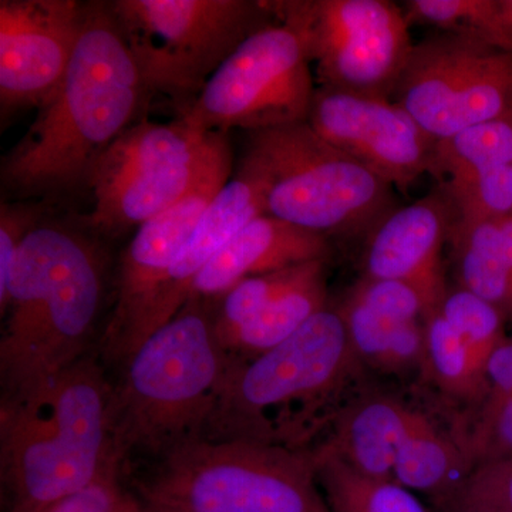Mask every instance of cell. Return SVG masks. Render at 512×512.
<instances>
[{
  "instance_id": "obj_14",
  "label": "cell",
  "mask_w": 512,
  "mask_h": 512,
  "mask_svg": "<svg viewBox=\"0 0 512 512\" xmlns=\"http://www.w3.org/2000/svg\"><path fill=\"white\" fill-rule=\"evenodd\" d=\"M306 123L397 190L430 174L437 141L392 99L316 86Z\"/></svg>"
},
{
  "instance_id": "obj_27",
  "label": "cell",
  "mask_w": 512,
  "mask_h": 512,
  "mask_svg": "<svg viewBox=\"0 0 512 512\" xmlns=\"http://www.w3.org/2000/svg\"><path fill=\"white\" fill-rule=\"evenodd\" d=\"M451 436L471 470L481 464L512 458V394L485 396L457 417Z\"/></svg>"
},
{
  "instance_id": "obj_25",
  "label": "cell",
  "mask_w": 512,
  "mask_h": 512,
  "mask_svg": "<svg viewBox=\"0 0 512 512\" xmlns=\"http://www.w3.org/2000/svg\"><path fill=\"white\" fill-rule=\"evenodd\" d=\"M423 377L466 410L485 394L484 367L437 308L424 319Z\"/></svg>"
},
{
  "instance_id": "obj_18",
  "label": "cell",
  "mask_w": 512,
  "mask_h": 512,
  "mask_svg": "<svg viewBox=\"0 0 512 512\" xmlns=\"http://www.w3.org/2000/svg\"><path fill=\"white\" fill-rule=\"evenodd\" d=\"M328 238L271 215L245 225L202 269L190 299L221 298L244 279L329 258Z\"/></svg>"
},
{
  "instance_id": "obj_17",
  "label": "cell",
  "mask_w": 512,
  "mask_h": 512,
  "mask_svg": "<svg viewBox=\"0 0 512 512\" xmlns=\"http://www.w3.org/2000/svg\"><path fill=\"white\" fill-rule=\"evenodd\" d=\"M266 215L264 177L241 163L198 221L194 234L171 269L148 318L146 340L190 301L192 285L202 269L255 218Z\"/></svg>"
},
{
  "instance_id": "obj_32",
  "label": "cell",
  "mask_w": 512,
  "mask_h": 512,
  "mask_svg": "<svg viewBox=\"0 0 512 512\" xmlns=\"http://www.w3.org/2000/svg\"><path fill=\"white\" fill-rule=\"evenodd\" d=\"M437 512H512V458L474 467Z\"/></svg>"
},
{
  "instance_id": "obj_12",
  "label": "cell",
  "mask_w": 512,
  "mask_h": 512,
  "mask_svg": "<svg viewBox=\"0 0 512 512\" xmlns=\"http://www.w3.org/2000/svg\"><path fill=\"white\" fill-rule=\"evenodd\" d=\"M393 100L440 141L512 113V53L440 33L414 45Z\"/></svg>"
},
{
  "instance_id": "obj_38",
  "label": "cell",
  "mask_w": 512,
  "mask_h": 512,
  "mask_svg": "<svg viewBox=\"0 0 512 512\" xmlns=\"http://www.w3.org/2000/svg\"><path fill=\"white\" fill-rule=\"evenodd\" d=\"M498 225H500L501 235H503L505 252H507L508 259H510L512 265V217L498 221Z\"/></svg>"
},
{
  "instance_id": "obj_35",
  "label": "cell",
  "mask_w": 512,
  "mask_h": 512,
  "mask_svg": "<svg viewBox=\"0 0 512 512\" xmlns=\"http://www.w3.org/2000/svg\"><path fill=\"white\" fill-rule=\"evenodd\" d=\"M42 222V207L36 202H2L0 207V296L8 288L13 262L23 239Z\"/></svg>"
},
{
  "instance_id": "obj_29",
  "label": "cell",
  "mask_w": 512,
  "mask_h": 512,
  "mask_svg": "<svg viewBox=\"0 0 512 512\" xmlns=\"http://www.w3.org/2000/svg\"><path fill=\"white\" fill-rule=\"evenodd\" d=\"M323 268H326V261L305 262L239 282L217 299L220 303L214 313L215 333L227 332L247 322L266 305Z\"/></svg>"
},
{
  "instance_id": "obj_26",
  "label": "cell",
  "mask_w": 512,
  "mask_h": 512,
  "mask_svg": "<svg viewBox=\"0 0 512 512\" xmlns=\"http://www.w3.org/2000/svg\"><path fill=\"white\" fill-rule=\"evenodd\" d=\"M512 165V113L437 141L430 174L441 183Z\"/></svg>"
},
{
  "instance_id": "obj_21",
  "label": "cell",
  "mask_w": 512,
  "mask_h": 512,
  "mask_svg": "<svg viewBox=\"0 0 512 512\" xmlns=\"http://www.w3.org/2000/svg\"><path fill=\"white\" fill-rule=\"evenodd\" d=\"M448 244L457 285L491 303L512 325V265L498 221L466 220L456 215Z\"/></svg>"
},
{
  "instance_id": "obj_6",
  "label": "cell",
  "mask_w": 512,
  "mask_h": 512,
  "mask_svg": "<svg viewBox=\"0 0 512 512\" xmlns=\"http://www.w3.org/2000/svg\"><path fill=\"white\" fill-rule=\"evenodd\" d=\"M131 494L138 512H332L311 451L244 440L175 448Z\"/></svg>"
},
{
  "instance_id": "obj_31",
  "label": "cell",
  "mask_w": 512,
  "mask_h": 512,
  "mask_svg": "<svg viewBox=\"0 0 512 512\" xmlns=\"http://www.w3.org/2000/svg\"><path fill=\"white\" fill-rule=\"evenodd\" d=\"M457 217L501 221L512 217V165L443 181Z\"/></svg>"
},
{
  "instance_id": "obj_7",
  "label": "cell",
  "mask_w": 512,
  "mask_h": 512,
  "mask_svg": "<svg viewBox=\"0 0 512 512\" xmlns=\"http://www.w3.org/2000/svg\"><path fill=\"white\" fill-rule=\"evenodd\" d=\"M242 163L266 183V215L322 237L369 235L396 208L392 185L306 121L248 133Z\"/></svg>"
},
{
  "instance_id": "obj_33",
  "label": "cell",
  "mask_w": 512,
  "mask_h": 512,
  "mask_svg": "<svg viewBox=\"0 0 512 512\" xmlns=\"http://www.w3.org/2000/svg\"><path fill=\"white\" fill-rule=\"evenodd\" d=\"M346 295L370 311L397 322H424L436 308L419 286L399 279L362 276Z\"/></svg>"
},
{
  "instance_id": "obj_3",
  "label": "cell",
  "mask_w": 512,
  "mask_h": 512,
  "mask_svg": "<svg viewBox=\"0 0 512 512\" xmlns=\"http://www.w3.org/2000/svg\"><path fill=\"white\" fill-rule=\"evenodd\" d=\"M362 372L338 306L328 305L264 355L228 357L205 439L306 450L359 390Z\"/></svg>"
},
{
  "instance_id": "obj_23",
  "label": "cell",
  "mask_w": 512,
  "mask_h": 512,
  "mask_svg": "<svg viewBox=\"0 0 512 512\" xmlns=\"http://www.w3.org/2000/svg\"><path fill=\"white\" fill-rule=\"evenodd\" d=\"M470 471L450 431L417 409L397 453L393 480L413 493L429 495L434 504L456 490Z\"/></svg>"
},
{
  "instance_id": "obj_36",
  "label": "cell",
  "mask_w": 512,
  "mask_h": 512,
  "mask_svg": "<svg viewBox=\"0 0 512 512\" xmlns=\"http://www.w3.org/2000/svg\"><path fill=\"white\" fill-rule=\"evenodd\" d=\"M484 380V397L512 394V333L488 357L485 363Z\"/></svg>"
},
{
  "instance_id": "obj_22",
  "label": "cell",
  "mask_w": 512,
  "mask_h": 512,
  "mask_svg": "<svg viewBox=\"0 0 512 512\" xmlns=\"http://www.w3.org/2000/svg\"><path fill=\"white\" fill-rule=\"evenodd\" d=\"M325 272L326 268L320 269L237 328L215 333L225 355L232 360L254 359L295 335L329 305Z\"/></svg>"
},
{
  "instance_id": "obj_11",
  "label": "cell",
  "mask_w": 512,
  "mask_h": 512,
  "mask_svg": "<svg viewBox=\"0 0 512 512\" xmlns=\"http://www.w3.org/2000/svg\"><path fill=\"white\" fill-rule=\"evenodd\" d=\"M315 90L305 42L275 18L228 57L180 119L201 133L288 126L308 119Z\"/></svg>"
},
{
  "instance_id": "obj_9",
  "label": "cell",
  "mask_w": 512,
  "mask_h": 512,
  "mask_svg": "<svg viewBox=\"0 0 512 512\" xmlns=\"http://www.w3.org/2000/svg\"><path fill=\"white\" fill-rule=\"evenodd\" d=\"M227 141V134L201 133L180 117L170 124L138 121L94 165L86 228L96 237L140 228L185 197Z\"/></svg>"
},
{
  "instance_id": "obj_15",
  "label": "cell",
  "mask_w": 512,
  "mask_h": 512,
  "mask_svg": "<svg viewBox=\"0 0 512 512\" xmlns=\"http://www.w3.org/2000/svg\"><path fill=\"white\" fill-rule=\"evenodd\" d=\"M76 0L0 2V119L39 109L62 83L86 19Z\"/></svg>"
},
{
  "instance_id": "obj_34",
  "label": "cell",
  "mask_w": 512,
  "mask_h": 512,
  "mask_svg": "<svg viewBox=\"0 0 512 512\" xmlns=\"http://www.w3.org/2000/svg\"><path fill=\"white\" fill-rule=\"evenodd\" d=\"M22 512H138V505L120 476H109L79 493Z\"/></svg>"
},
{
  "instance_id": "obj_5",
  "label": "cell",
  "mask_w": 512,
  "mask_h": 512,
  "mask_svg": "<svg viewBox=\"0 0 512 512\" xmlns=\"http://www.w3.org/2000/svg\"><path fill=\"white\" fill-rule=\"evenodd\" d=\"M113 386L86 356L45 393L0 406V474L9 512L32 510L120 476L111 448Z\"/></svg>"
},
{
  "instance_id": "obj_20",
  "label": "cell",
  "mask_w": 512,
  "mask_h": 512,
  "mask_svg": "<svg viewBox=\"0 0 512 512\" xmlns=\"http://www.w3.org/2000/svg\"><path fill=\"white\" fill-rule=\"evenodd\" d=\"M336 306L345 323L350 349L363 370L400 379L423 377L424 322L384 318L348 295Z\"/></svg>"
},
{
  "instance_id": "obj_19",
  "label": "cell",
  "mask_w": 512,
  "mask_h": 512,
  "mask_svg": "<svg viewBox=\"0 0 512 512\" xmlns=\"http://www.w3.org/2000/svg\"><path fill=\"white\" fill-rule=\"evenodd\" d=\"M416 407L394 393L359 389L333 417L332 431L318 447L342 458L357 473L393 480L394 463Z\"/></svg>"
},
{
  "instance_id": "obj_37",
  "label": "cell",
  "mask_w": 512,
  "mask_h": 512,
  "mask_svg": "<svg viewBox=\"0 0 512 512\" xmlns=\"http://www.w3.org/2000/svg\"><path fill=\"white\" fill-rule=\"evenodd\" d=\"M498 10H500L501 23H503L505 37L512 53V0H498Z\"/></svg>"
},
{
  "instance_id": "obj_28",
  "label": "cell",
  "mask_w": 512,
  "mask_h": 512,
  "mask_svg": "<svg viewBox=\"0 0 512 512\" xmlns=\"http://www.w3.org/2000/svg\"><path fill=\"white\" fill-rule=\"evenodd\" d=\"M406 18L443 33L473 37L511 53L501 23L498 0H409Z\"/></svg>"
},
{
  "instance_id": "obj_30",
  "label": "cell",
  "mask_w": 512,
  "mask_h": 512,
  "mask_svg": "<svg viewBox=\"0 0 512 512\" xmlns=\"http://www.w3.org/2000/svg\"><path fill=\"white\" fill-rule=\"evenodd\" d=\"M441 313L485 369L488 357L507 338V320L495 306L461 286H447Z\"/></svg>"
},
{
  "instance_id": "obj_10",
  "label": "cell",
  "mask_w": 512,
  "mask_h": 512,
  "mask_svg": "<svg viewBox=\"0 0 512 512\" xmlns=\"http://www.w3.org/2000/svg\"><path fill=\"white\" fill-rule=\"evenodd\" d=\"M301 35L316 86L392 99L412 57L409 20L387 0L269 2Z\"/></svg>"
},
{
  "instance_id": "obj_24",
  "label": "cell",
  "mask_w": 512,
  "mask_h": 512,
  "mask_svg": "<svg viewBox=\"0 0 512 512\" xmlns=\"http://www.w3.org/2000/svg\"><path fill=\"white\" fill-rule=\"evenodd\" d=\"M309 451L332 512H429L413 491L396 481L363 476L326 448Z\"/></svg>"
},
{
  "instance_id": "obj_13",
  "label": "cell",
  "mask_w": 512,
  "mask_h": 512,
  "mask_svg": "<svg viewBox=\"0 0 512 512\" xmlns=\"http://www.w3.org/2000/svg\"><path fill=\"white\" fill-rule=\"evenodd\" d=\"M231 175L227 141L185 197L137 229L120 262L116 306L103 336L107 359L127 363L146 342L148 318L171 269Z\"/></svg>"
},
{
  "instance_id": "obj_16",
  "label": "cell",
  "mask_w": 512,
  "mask_h": 512,
  "mask_svg": "<svg viewBox=\"0 0 512 512\" xmlns=\"http://www.w3.org/2000/svg\"><path fill=\"white\" fill-rule=\"evenodd\" d=\"M453 210L447 198L430 195L384 215L366 237L362 276L410 282L437 308L448 286L441 254L456 220Z\"/></svg>"
},
{
  "instance_id": "obj_4",
  "label": "cell",
  "mask_w": 512,
  "mask_h": 512,
  "mask_svg": "<svg viewBox=\"0 0 512 512\" xmlns=\"http://www.w3.org/2000/svg\"><path fill=\"white\" fill-rule=\"evenodd\" d=\"M207 302L185 303L130 357L113 386L111 448L121 473L131 457L161 458L205 439L228 363Z\"/></svg>"
},
{
  "instance_id": "obj_1",
  "label": "cell",
  "mask_w": 512,
  "mask_h": 512,
  "mask_svg": "<svg viewBox=\"0 0 512 512\" xmlns=\"http://www.w3.org/2000/svg\"><path fill=\"white\" fill-rule=\"evenodd\" d=\"M151 97L110 3H87L66 76L2 157L3 191L45 202L89 188L94 165L141 121Z\"/></svg>"
},
{
  "instance_id": "obj_2",
  "label": "cell",
  "mask_w": 512,
  "mask_h": 512,
  "mask_svg": "<svg viewBox=\"0 0 512 512\" xmlns=\"http://www.w3.org/2000/svg\"><path fill=\"white\" fill-rule=\"evenodd\" d=\"M103 288V258L82 229L42 221L29 232L0 296L2 400L40 396L86 357Z\"/></svg>"
},
{
  "instance_id": "obj_8",
  "label": "cell",
  "mask_w": 512,
  "mask_h": 512,
  "mask_svg": "<svg viewBox=\"0 0 512 512\" xmlns=\"http://www.w3.org/2000/svg\"><path fill=\"white\" fill-rule=\"evenodd\" d=\"M151 94L180 106V116L248 37L275 15L255 0H116L110 2Z\"/></svg>"
}]
</instances>
